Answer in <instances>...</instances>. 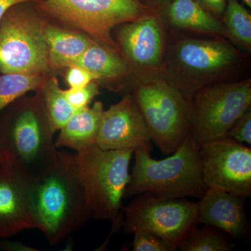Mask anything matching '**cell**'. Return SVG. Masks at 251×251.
Here are the masks:
<instances>
[{
    "label": "cell",
    "instance_id": "1",
    "mask_svg": "<svg viewBox=\"0 0 251 251\" xmlns=\"http://www.w3.org/2000/svg\"><path fill=\"white\" fill-rule=\"evenodd\" d=\"M27 176L36 228L51 245L62 242L92 218L75 153L58 150Z\"/></svg>",
    "mask_w": 251,
    "mask_h": 251
},
{
    "label": "cell",
    "instance_id": "2",
    "mask_svg": "<svg viewBox=\"0 0 251 251\" xmlns=\"http://www.w3.org/2000/svg\"><path fill=\"white\" fill-rule=\"evenodd\" d=\"M197 143L188 135L168 158L156 160L150 151L135 150V163L125 198L150 193L165 198H201L208 189L202 178Z\"/></svg>",
    "mask_w": 251,
    "mask_h": 251
},
{
    "label": "cell",
    "instance_id": "3",
    "mask_svg": "<svg viewBox=\"0 0 251 251\" xmlns=\"http://www.w3.org/2000/svg\"><path fill=\"white\" fill-rule=\"evenodd\" d=\"M134 151L105 150L97 145L75 153L92 217L122 226L126 188L129 182V166Z\"/></svg>",
    "mask_w": 251,
    "mask_h": 251
},
{
    "label": "cell",
    "instance_id": "4",
    "mask_svg": "<svg viewBox=\"0 0 251 251\" xmlns=\"http://www.w3.org/2000/svg\"><path fill=\"white\" fill-rule=\"evenodd\" d=\"M151 141L165 154L175 152L190 135L191 100L163 80L138 84L133 97Z\"/></svg>",
    "mask_w": 251,
    "mask_h": 251
},
{
    "label": "cell",
    "instance_id": "5",
    "mask_svg": "<svg viewBox=\"0 0 251 251\" xmlns=\"http://www.w3.org/2000/svg\"><path fill=\"white\" fill-rule=\"evenodd\" d=\"M38 103L19 105L0 120V153L27 175L44 166L58 151L44 105Z\"/></svg>",
    "mask_w": 251,
    "mask_h": 251
},
{
    "label": "cell",
    "instance_id": "6",
    "mask_svg": "<svg viewBox=\"0 0 251 251\" xmlns=\"http://www.w3.org/2000/svg\"><path fill=\"white\" fill-rule=\"evenodd\" d=\"M251 105V80L202 87L191 100L190 135L199 147L224 138Z\"/></svg>",
    "mask_w": 251,
    "mask_h": 251
},
{
    "label": "cell",
    "instance_id": "7",
    "mask_svg": "<svg viewBox=\"0 0 251 251\" xmlns=\"http://www.w3.org/2000/svg\"><path fill=\"white\" fill-rule=\"evenodd\" d=\"M198 224V204L187 198H165L143 193L123 208L122 226L125 233L147 231L177 250Z\"/></svg>",
    "mask_w": 251,
    "mask_h": 251
},
{
    "label": "cell",
    "instance_id": "8",
    "mask_svg": "<svg viewBox=\"0 0 251 251\" xmlns=\"http://www.w3.org/2000/svg\"><path fill=\"white\" fill-rule=\"evenodd\" d=\"M50 14L85 31L114 49L110 31L117 25L138 21L149 14L141 0H38Z\"/></svg>",
    "mask_w": 251,
    "mask_h": 251
},
{
    "label": "cell",
    "instance_id": "9",
    "mask_svg": "<svg viewBox=\"0 0 251 251\" xmlns=\"http://www.w3.org/2000/svg\"><path fill=\"white\" fill-rule=\"evenodd\" d=\"M15 6L0 22V72L40 75L49 65L45 27L35 16Z\"/></svg>",
    "mask_w": 251,
    "mask_h": 251
},
{
    "label": "cell",
    "instance_id": "10",
    "mask_svg": "<svg viewBox=\"0 0 251 251\" xmlns=\"http://www.w3.org/2000/svg\"><path fill=\"white\" fill-rule=\"evenodd\" d=\"M201 168L207 188L251 196V149L228 137L202 144Z\"/></svg>",
    "mask_w": 251,
    "mask_h": 251
},
{
    "label": "cell",
    "instance_id": "11",
    "mask_svg": "<svg viewBox=\"0 0 251 251\" xmlns=\"http://www.w3.org/2000/svg\"><path fill=\"white\" fill-rule=\"evenodd\" d=\"M151 139L147 126L133 98L104 110L100 120L97 145L105 150L143 149L150 151Z\"/></svg>",
    "mask_w": 251,
    "mask_h": 251
},
{
    "label": "cell",
    "instance_id": "12",
    "mask_svg": "<svg viewBox=\"0 0 251 251\" xmlns=\"http://www.w3.org/2000/svg\"><path fill=\"white\" fill-rule=\"evenodd\" d=\"M36 228L27 175L6 161L0 168V239Z\"/></svg>",
    "mask_w": 251,
    "mask_h": 251
},
{
    "label": "cell",
    "instance_id": "13",
    "mask_svg": "<svg viewBox=\"0 0 251 251\" xmlns=\"http://www.w3.org/2000/svg\"><path fill=\"white\" fill-rule=\"evenodd\" d=\"M245 200L223 190L208 188L197 203L199 224L215 227L230 237H247L250 225L246 214Z\"/></svg>",
    "mask_w": 251,
    "mask_h": 251
},
{
    "label": "cell",
    "instance_id": "14",
    "mask_svg": "<svg viewBox=\"0 0 251 251\" xmlns=\"http://www.w3.org/2000/svg\"><path fill=\"white\" fill-rule=\"evenodd\" d=\"M176 59L185 72L196 75L216 74L237 62V51L224 41L186 39L176 50Z\"/></svg>",
    "mask_w": 251,
    "mask_h": 251
},
{
    "label": "cell",
    "instance_id": "15",
    "mask_svg": "<svg viewBox=\"0 0 251 251\" xmlns=\"http://www.w3.org/2000/svg\"><path fill=\"white\" fill-rule=\"evenodd\" d=\"M122 48L133 62L141 67H153L162 53V34L159 23L152 16L130 23L120 34Z\"/></svg>",
    "mask_w": 251,
    "mask_h": 251
},
{
    "label": "cell",
    "instance_id": "16",
    "mask_svg": "<svg viewBox=\"0 0 251 251\" xmlns=\"http://www.w3.org/2000/svg\"><path fill=\"white\" fill-rule=\"evenodd\" d=\"M104 112L103 103L96 102L93 106L76 109L60 129L57 148H68L76 152L97 145L100 120Z\"/></svg>",
    "mask_w": 251,
    "mask_h": 251
},
{
    "label": "cell",
    "instance_id": "17",
    "mask_svg": "<svg viewBox=\"0 0 251 251\" xmlns=\"http://www.w3.org/2000/svg\"><path fill=\"white\" fill-rule=\"evenodd\" d=\"M44 32L49 64L54 68L74 66L93 42L87 36L58 27H45Z\"/></svg>",
    "mask_w": 251,
    "mask_h": 251
},
{
    "label": "cell",
    "instance_id": "18",
    "mask_svg": "<svg viewBox=\"0 0 251 251\" xmlns=\"http://www.w3.org/2000/svg\"><path fill=\"white\" fill-rule=\"evenodd\" d=\"M171 23L177 27L213 34H224L226 28L195 0H174L169 9Z\"/></svg>",
    "mask_w": 251,
    "mask_h": 251
},
{
    "label": "cell",
    "instance_id": "19",
    "mask_svg": "<svg viewBox=\"0 0 251 251\" xmlns=\"http://www.w3.org/2000/svg\"><path fill=\"white\" fill-rule=\"evenodd\" d=\"M74 66L90 73L96 80L115 78L125 75L127 72L126 64L123 59L94 41Z\"/></svg>",
    "mask_w": 251,
    "mask_h": 251
},
{
    "label": "cell",
    "instance_id": "20",
    "mask_svg": "<svg viewBox=\"0 0 251 251\" xmlns=\"http://www.w3.org/2000/svg\"><path fill=\"white\" fill-rule=\"evenodd\" d=\"M234 246L229 236L221 229L209 225L201 228L196 227L179 244L181 251H228Z\"/></svg>",
    "mask_w": 251,
    "mask_h": 251
},
{
    "label": "cell",
    "instance_id": "21",
    "mask_svg": "<svg viewBox=\"0 0 251 251\" xmlns=\"http://www.w3.org/2000/svg\"><path fill=\"white\" fill-rule=\"evenodd\" d=\"M44 105L52 130H60L75 109L69 103L57 79L52 78L44 86Z\"/></svg>",
    "mask_w": 251,
    "mask_h": 251
},
{
    "label": "cell",
    "instance_id": "22",
    "mask_svg": "<svg viewBox=\"0 0 251 251\" xmlns=\"http://www.w3.org/2000/svg\"><path fill=\"white\" fill-rule=\"evenodd\" d=\"M40 75L3 74L0 75V111L29 91L42 84Z\"/></svg>",
    "mask_w": 251,
    "mask_h": 251
},
{
    "label": "cell",
    "instance_id": "23",
    "mask_svg": "<svg viewBox=\"0 0 251 251\" xmlns=\"http://www.w3.org/2000/svg\"><path fill=\"white\" fill-rule=\"evenodd\" d=\"M226 29L244 46L251 45V16L237 0H229L226 13Z\"/></svg>",
    "mask_w": 251,
    "mask_h": 251
},
{
    "label": "cell",
    "instance_id": "24",
    "mask_svg": "<svg viewBox=\"0 0 251 251\" xmlns=\"http://www.w3.org/2000/svg\"><path fill=\"white\" fill-rule=\"evenodd\" d=\"M133 251H175L177 248L163 240L156 234L138 230L135 232Z\"/></svg>",
    "mask_w": 251,
    "mask_h": 251
},
{
    "label": "cell",
    "instance_id": "25",
    "mask_svg": "<svg viewBox=\"0 0 251 251\" xmlns=\"http://www.w3.org/2000/svg\"><path fill=\"white\" fill-rule=\"evenodd\" d=\"M63 93L69 103L76 110L88 106L92 99L98 95L99 89L97 84L92 81L85 87L63 90Z\"/></svg>",
    "mask_w": 251,
    "mask_h": 251
},
{
    "label": "cell",
    "instance_id": "26",
    "mask_svg": "<svg viewBox=\"0 0 251 251\" xmlns=\"http://www.w3.org/2000/svg\"><path fill=\"white\" fill-rule=\"evenodd\" d=\"M226 137L238 143L251 145V112L250 109L227 132Z\"/></svg>",
    "mask_w": 251,
    "mask_h": 251
},
{
    "label": "cell",
    "instance_id": "27",
    "mask_svg": "<svg viewBox=\"0 0 251 251\" xmlns=\"http://www.w3.org/2000/svg\"><path fill=\"white\" fill-rule=\"evenodd\" d=\"M95 77L85 69L77 66L69 67L67 74V82L70 88L77 89L85 87Z\"/></svg>",
    "mask_w": 251,
    "mask_h": 251
},
{
    "label": "cell",
    "instance_id": "28",
    "mask_svg": "<svg viewBox=\"0 0 251 251\" xmlns=\"http://www.w3.org/2000/svg\"><path fill=\"white\" fill-rule=\"evenodd\" d=\"M0 249L4 251H37L36 248L29 247L23 242L0 239Z\"/></svg>",
    "mask_w": 251,
    "mask_h": 251
},
{
    "label": "cell",
    "instance_id": "29",
    "mask_svg": "<svg viewBox=\"0 0 251 251\" xmlns=\"http://www.w3.org/2000/svg\"><path fill=\"white\" fill-rule=\"evenodd\" d=\"M38 1V0H0V22L5 14L11 8L27 1Z\"/></svg>",
    "mask_w": 251,
    "mask_h": 251
},
{
    "label": "cell",
    "instance_id": "30",
    "mask_svg": "<svg viewBox=\"0 0 251 251\" xmlns=\"http://www.w3.org/2000/svg\"><path fill=\"white\" fill-rule=\"evenodd\" d=\"M202 1L216 14H222L226 9V0H202Z\"/></svg>",
    "mask_w": 251,
    "mask_h": 251
},
{
    "label": "cell",
    "instance_id": "31",
    "mask_svg": "<svg viewBox=\"0 0 251 251\" xmlns=\"http://www.w3.org/2000/svg\"><path fill=\"white\" fill-rule=\"evenodd\" d=\"M6 161V160L5 159V158L4 156L1 155V153H0V168H1V166H2V165L4 164L5 162Z\"/></svg>",
    "mask_w": 251,
    "mask_h": 251
},
{
    "label": "cell",
    "instance_id": "32",
    "mask_svg": "<svg viewBox=\"0 0 251 251\" xmlns=\"http://www.w3.org/2000/svg\"><path fill=\"white\" fill-rule=\"evenodd\" d=\"M242 1H244L246 4L248 6L251 7V0H242Z\"/></svg>",
    "mask_w": 251,
    "mask_h": 251
}]
</instances>
